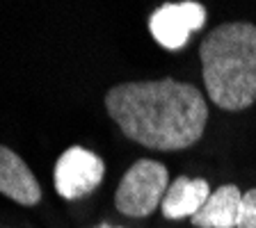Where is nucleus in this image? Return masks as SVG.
Masks as SVG:
<instances>
[{"label": "nucleus", "instance_id": "0eeeda50", "mask_svg": "<svg viewBox=\"0 0 256 228\" xmlns=\"http://www.w3.org/2000/svg\"><path fill=\"white\" fill-rule=\"evenodd\" d=\"M210 185L204 178H188L178 176L165 192V199L160 203L165 219H183L194 217L202 210V206L210 197Z\"/></svg>", "mask_w": 256, "mask_h": 228}, {"label": "nucleus", "instance_id": "f257e3e1", "mask_svg": "<svg viewBox=\"0 0 256 228\" xmlns=\"http://www.w3.org/2000/svg\"><path fill=\"white\" fill-rule=\"evenodd\" d=\"M106 107L128 139L156 151L190 149L208 121L206 98L197 87L172 78L112 87Z\"/></svg>", "mask_w": 256, "mask_h": 228}, {"label": "nucleus", "instance_id": "9d476101", "mask_svg": "<svg viewBox=\"0 0 256 228\" xmlns=\"http://www.w3.org/2000/svg\"><path fill=\"white\" fill-rule=\"evenodd\" d=\"M98 228H110V226H108V224H103V226H98Z\"/></svg>", "mask_w": 256, "mask_h": 228}, {"label": "nucleus", "instance_id": "7ed1b4c3", "mask_svg": "<svg viewBox=\"0 0 256 228\" xmlns=\"http://www.w3.org/2000/svg\"><path fill=\"white\" fill-rule=\"evenodd\" d=\"M167 187H170V171L165 165L156 160H138L124 174L114 192V206L126 217H149L160 208Z\"/></svg>", "mask_w": 256, "mask_h": 228}, {"label": "nucleus", "instance_id": "f03ea898", "mask_svg": "<svg viewBox=\"0 0 256 228\" xmlns=\"http://www.w3.org/2000/svg\"><path fill=\"white\" fill-rule=\"evenodd\" d=\"M208 98L226 112H240L256 101V25L222 23L199 43Z\"/></svg>", "mask_w": 256, "mask_h": 228}, {"label": "nucleus", "instance_id": "1a4fd4ad", "mask_svg": "<svg viewBox=\"0 0 256 228\" xmlns=\"http://www.w3.org/2000/svg\"><path fill=\"white\" fill-rule=\"evenodd\" d=\"M236 228H256V187L247 190L240 199L238 226Z\"/></svg>", "mask_w": 256, "mask_h": 228}, {"label": "nucleus", "instance_id": "6e6552de", "mask_svg": "<svg viewBox=\"0 0 256 228\" xmlns=\"http://www.w3.org/2000/svg\"><path fill=\"white\" fill-rule=\"evenodd\" d=\"M242 192L236 185H222L210 192L208 201L202 206L194 217H190L192 226L197 228H236Z\"/></svg>", "mask_w": 256, "mask_h": 228}, {"label": "nucleus", "instance_id": "20e7f679", "mask_svg": "<svg viewBox=\"0 0 256 228\" xmlns=\"http://www.w3.org/2000/svg\"><path fill=\"white\" fill-rule=\"evenodd\" d=\"M103 174H106V165L98 155L82 146H71L55 162V190L62 199L74 201L101 185Z\"/></svg>", "mask_w": 256, "mask_h": 228}, {"label": "nucleus", "instance_id": "39448f33", "mask_svg": "<svg viewBox=\"0 0 256 228\" xmlns=\"http://www.w3.org/2000/svg\"><path fill=\"white\" fill-rule=\"evenodd\" d=\"M206 23V9L199 2H170L151 14L149 30L154 39L167 50H178L188 43L192 32H197Z\"/></svg>", "mask_w": 256, "mask_h": 228}, {"label": "nucleus", "instance_id": "423d86ee", "mask_svg": "<svg viewBox=\"0 0 256 228\" xmlns=\"http://www.w3.org/2000/svg\"><path fill=\"white\" fill-rule=\"evenodd\" d=\"M0 194L21 206H34L42 201V187L21 155L0 146Z\"/></svg>", "mask_w": 256, "mask_h": 228}]
</instances>
